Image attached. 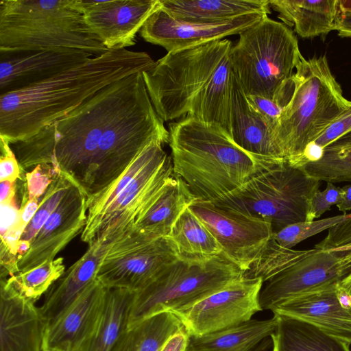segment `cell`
I'll use <instances>...</instances> for the list:
<instances>
[{
    "instance_id": "obj_26",
    "label": "cell",
    "mask_w": 351,
    "mask_h": 351,
    "mask_svg": "<svg viewBox=\"0 0 351 351\" xmlns=\"http://www.w3.org/2000/svg\"><path fill=\"white\" fill-rule=\"evenodd\" d=\"M135 293L128 289H107L98 324L77 351H117L128 330Z\"/></svg>"
},
{
    "instance_id": "obj_34",
    "label": "cell",
    "mask_w": 351,
    "mask_h": 351,
    "mask_svg": "<svg viewBox=\"0 0 351 351\" xmlns=\"http://www.w3.org/2000/svg\"><path fill=\"white\" fill-rule=\"evenodd\" d=\"M313 251L295 250L279 245L272 238L260 256L243 272L245 278H261L263 284Z\"/></svg>"
},
{
    "instance_id": "obj_22",
    "label": "cell",
    "mask_w": 351,
    "mask_h": 351,
    "mask_svg": "<svg viewBox=\"0 0 351 351\" xmlns=\"http://www.w3.org/2000/svg\"><path fill=\"white\" fill-rule=\"evenodd\" d=\"M230 111V136L240 147L257 156L285 160L275 143L271 126L252 108L233 74Z\"/></svg>"
},
{
    "instance_id": "obj_18",
    "label": "cell",
    "mask_w": 351,
    "mask_h": 351,
    "mask_svg": "<svg viewBox=\"0 0 351 351\" xmlns=\"http://www.w3.org/2000/svg\"><path fill=\"white\" fill-rule=\"evenodd\" d=\"M271 311L306 322L351 346V295L340 282L290 299Z\"/></svg>"
},
{
    "instance_id": "obj_27",
    "label": "cell",
    "mask_w": 351,
    "mask_h": 351,
    "mask_svg": "<svg viewBox=\"0 0 351 351\" xmlns=\"http://www.w3.org/2000/svg\"><path fill=\"white\" fill-rule=\"evenodd\" d=\"M277 317L255 319L201 337H190L185 351H253L269 337L277 326Z\"/></svg>"
},
{
    "instance_id": "obj_51",
    "label": "cell",
    "mask_w": 351,
    "mask_h": 351,
    "mask_svg": "<svg viewBox=\"0 0 351 351\" xmlns=\"http://www.w3.org/2000/svg\"><path fill=\"white\" fill-rule=\"evenodd\" d=\"M44 351H59V350H46L45 349Z\"/></svg>"
},
{
    "instance_id": "obj_19",
    "label": "cell",
    "mask_w": 351,
    "mask_h": 351,
    "mask_svg": "<svg viewBox=\"0 0 351 351\" xmlns=\"http://www.w3.org/2000/svg\"><path fill=\"white\" fill-rule=\"evenodd\" d=\"M93 56L83 50L62 47L0 53V95L50 78Z\"/></svg>"
},
{
    "instance_id": "obj_32",
    "label": "cell",
    "mask_w": 351,
    "mask_h": 351,
    "mask_svg": "<svg viewBox=\"0 0 351 351\" xmlns=\"http://www.w3.org/2000/svg\"><path fill=\"white\" fill-rule=\"evenodd\" d=\"M302 167L319 181L351 182V131L325 147L318 160L306 162Z\"/></svg>"
},
{
    "instance_id": "obj_38",
    "label": "cell",
    "mask_w": 351,
    "mask_h": 351,
    "mask_svg": "<svg viewBox=\"0 0 351 351\" xmlns=\"http://www.w3.org/2000/svg\"><path fill=\"white\" fill-rule=\"evenodd\" d=\"M342 188L336 186L333 183L327 182L324 191L318 189L311 197L306 215V221H313L319 218L331 206L339 204L343 199Z\"/></svg>"
},
{
    "instance_id": "obj_49",
    "label": "cell",
    "mask_w": 351,
    "mask_h": 351,
    "mask_svg": "<svg viewBox=\"0 0 351 351\" xmlns=\"http://www.w3.org/2000/svg\"><path fill=\"white\" fill-rule=\"evenodd\" d=\"M338 7L341 12L351 13V0H338Z\"/></svg>"
},
{
    "instance_id": "obj_46",
    "label": "cell",
    "mask_w": 351,
    "mask_h": 351,
    "mask_svg": "<svg viewBox=\"0 0 351 351\" xmlns=\"http://www.w3.org/2000/svg\"><path fill=\"white\" fill-rule=\"evenodd\" d=\"M15 185L16 182H11L8 180L1 181V204H5L13 201L16 193Z\"/></svg>"
},
{
    "instance_id": "obj_20",
    "label": "cell",
    "mask_w": 351,
    "mask_h": 351,
    "mask_svg": "<svg viewBox=\"0 0 351 351\" xmlns=\"http://www.w3.org/2000/svg\"><path fill=\"white\" fill-rule=\"evenodd\" d=\"M47 324L34 302L1 279L0 351H44Z\"/></svg>"
},
{
    "instance_id": "obj_30",
    "label": "cell",
    "mask_w": 351,
    "mask_h": 351,
    "mask_svg": "<svg viewBox=\"0 0 351 351\" xmlns=\"http://www.w3.org/2000/svg\"><path fill=\"white\" fill-rule=\"evenodd\" d=\"M181 326L171 311L158 313L129 328L117 351H160Z\"/></svg>"
},
{
    "instance_id": "obj_16",
    "label": "cell",
    "mask_w": 351,
    "mask_h": 351,
    "mask_svg": "<svg viewBox=\"0 0 351 351\" xmlns=\"http://www.w3.org/2000/svg\"><path fill=\"white\" fill-rule=\"evenodd\" d=\"M87 197L73 183L61 202L17 258L18 272L34 268L56 256L80 232L86 221Z\"/></svg>"
},
{
    "instance_id": "obj_12",
    "label": "cell",
    "mask_w": 351,
    "mask_h": 351,
    "mask_svg": "<svg viewBox=\"0 0 351 351\" xmlns=\"http://www.w3.org/2000/svg\"><path fill=\"white\" fill-rule=\"evenodd\" d=\"M261 278L241 277L184 309L171 311L190 337H201L239 325L263 311Z\"/></svg>"
},
{
    "instance_id": "obj_50",
    "label": "cell",
    "mask_w": 351,
    "mask_h": 351,
    "mask_svg": "<svg viewBox=\"0 0 351 351\" xmlns=\"http://www.w3.org/2000/svg\"><path fill=\"white\" fill-rule=\"evenodd\" d=\"M340 285L351 295V273L340 282Z\"/></svg>"
},
{
    "instance_id": "obj_11",
    "label": "cell",
    "mask_w": 351,
    "mask_h": 351,
    "mask_svg": "<svg viewBox=\"0 0 351 351\" xmlns=\"http://www.w3.org/2000/svg\"><path fill=\"white\" fill-rule=\"evenodd\" d=\"M173 176L171 157L162 146L105 209L86 220L82 241L106 245L132 231Z\"/></svg>"
},
{
    "instance_id": "obj_4",
    "label": "cell",
    "mask_w": 351,
    "mask_h": 351,
    "mask_svg": "<svg viewBox=\"0 0 351 351\" xmlns=\"http://www.w3.org/2000/svg\"><path fill=\"white\" fill-rule=\"evenodd\" d=\"M169 134L173 174L201 201L215 202L285 161L252 154L219 124L190 116L169 123Z\"/></svg>"
},
{
    "instance_id": "obj_1",
    "label": "cell",
    "mask_w": 351,
    "mask_h": 351,
    "mask_svg": "<svg viewBox=\"0 0 351 351\" xmlns=\"http://www.w3.org/2000/svg\"><path fill=\"white\" fill-rule=\"evenodd\" d=\"M169 141L139 72L102 88L11 147L23 171L50 165L89 199L117 180L151 143Z\"/></svg>"
},
{
    "instance_id": "obj_13",
    "label": "cell",
    "mask_w": 351,
    "mask_h": 351,
    "mask_svg": "<svg viewBox=\"0 0 351 351\" xmlns=\"http://www.w3.org/2000/svg\"><path fill=\"white\" fill-rule=\"evenodd\" d=\"M189 207L214 236L221 254L242 272L249 269L273 238L271 224L261 218L199 199Z\"/></svg>"
},
{
    "instance_id": "obj_15",
    "label": "cell",
    "mask_w": 351,
    "mask_h": 351,
    "mask_svg": "<svg viewBox=\"0 0 351 351\" xmlns=\"http://www.w3.org/2000/svg\"><path fill=\"white\" fill-rule=\"evenodd\" d=\"M72 7L109 49L134 45L136 33L160 8V0H71Z\"/></svg>"
},
{
    "instance_id": "obj_3",
    "label": "cell",
    "mask_w": 351,
    "mask_h": 351,
    "mask_svg": "<svg viewBox=\"0 0 351 351\" xmlns=\"http://www.w3.org/2000/svg\"><path fill=\"white\" fill-rule=\"evenodd\" d=\"M232 45L222 39L167 52L143 72L152 103L164 121L190 116L219 124L230 135Z\"/></svg>"
},
{
    "instance_id": "obj_25",
    "label": "cell",
    "mask_w": 351,
    "mask_h": 351,
    "mask_svg": "<svg viewBox=\"0 0 351 351\" xmlns=\"http://www.w3.org/2000/svg\"><path fill=\"white\" fill-rule=\"evenodd\" d=\"M269 5L302 38L324 36L335 30L338 0H269Z\"/></svg>"
},
{
    "instance_id": "obj_5",
    "label": "cell",
    "mask_w": 351,
    "mask_h": 351,
    "mask_svg": "<svg viewBox=\"0 0 351 351\" xmlns=\"http://www.w3.org/2000/svg\"><path fill=\"white\" fill-rule=\"evenodd\" d=\"M291 77L292 93L273 129V137L290 164H305L304 153L323 132L351 107L326 56H301Z\"/></svg>"
},
{
    "instance_id": "obj_42",
    "label": "cell",
    "mask_w": 351,
    "mask_h": 351,
    "mask_svg": "<svg viewBox=\"0 0 351 351\" xmlns=\"http://www.w3.org/2000/svg\"><path fill=\"white\" fill-rule=\"evenodd\" d=\"M0 180L16 182L21 179L22 169L7 141L1 139Z\"/></svg>"
},
{
    "instance_id": "obj_31",
    "label": "cell",
    "mask_w": 351,
    "mask_h": 351,
    "mask_svg": "<svg viewBox=\"0 0 351 351\" xmlns=\"http://www.w3.org/2000/svg\"><path fill=\"white\" fill-rule=\"evenodd\" d=\"M169 237L180 254L208 257L221 254L214 236L189 206L175 223Z\"/></svg>"
},
{
    "instance_id": "obj_43",
    "label": "cell",
    "mask_w": 351,
    "mask_h": 351,
    "mask_svg": "<svg viewBox=\"0 0 351 351\" xmlns=\"http://www.w3.org/2000/svg\"><path fill=\"white\" fill-rule=\"evenodd\" d=\"M190 335L182 325L165 342L160 351H185Z\"/></svg>"
},
{
    "instance_id": "obj_9",
    "label": "cell",
    "mask_w": 351,
    "mask_h": 351,
    "mask_svg": "<svg viewBox=\"0 0 351 351\" xmlns=\"http://www.w3.org/2000/svg\"><path fill=\"white\" fill-rule=\"evenodd\" d=\"M320 182L310 177L302 166L285 160L213 203L266 220L276 232L306 221L309 202Z\"/></svg>"
},
{
    "instance_id": "obj_36",
    "label": "cell",
    "mask_w": 351,
    "mask_h": 351,
    "mask_svg": "<svg viewBox=\"0 0 351 351\" xmlns=\"http://www.w3.org/2000/svg\"><path fill=\"white\" fill-rule=\"evenodd\" d=\"M350 216L351 213H343L310 222L293 223L274 232L273 239L281 247L291 249L301 241L345 221Z\"/></svg>"
},
{
    "instance_id": "obj_37",
    "label": "cell",
    "mask_w": 351,
    "mask_h": 351,
    "mask_svg": "<svg viewBox=\"0 0 351 351\" xmlns=\"http://www.w3.org/2000/svg\"><path fill=\"white\" fill-rule=\"evenodd\" d=\"M351 131V107L335 120L311 145L304 153L305 163L318 160L323 149Z\"/></svg>"
},
{
    "instance_id": "obj_8",
    "label": "cell",
    "mask_w": 351,
    "mask_h": 351,
    "mask_svg": "<svg viewBox=\"0 0 351 351\" xmlns=\"http://www.w3.org/2000/svg\"><path fill=\"white\" fill-rule=\"evenodd\" d=\"M242 274L222 254L208 257L180 254L149 285L136 292L128 329L158 313L188 308Z\"/></svg>"
},
{
    "instance_id": "obj_10",
    "label": "cell",
    "mask_w": 351,
    "mask_h": 351,
    "mask_svg": "<svg viewBox=\"0 0 351 351\" xmlns=\"http://www.w3.org/2000/svg\"><path fill=\"white\" fill-rule=\"evenodd\" d=\"M180 255L169 237L156 238L133 230L104 245L96 279L107 289L138 292Z\"/></svg>"
},
{
    "instance_id": "obj_2",
    "label": "cell",
    "mask_w": 351,
    "mask_h": 351,
    "mask_svg": "<svg viewBox=\"0 0 351 351\" xmlns=\"http://www.w3.org/2000/svg\"><path fill=\"white\" fill-rule=\"evenodd\" d=\"M155 62L143 51L109 49L50 78L0 95V138L25 141L69 114L102 88Z\"/></svg>"
},
{
    "instance_id": "obj_44",
    "label": "cell",
    "mask_w": 351,
    "mask_h": 351,
    "mask_svg": "<svg viewBox=\"0 0 351 351\" xmlns=\"http://www.w3.org/2000/svg\"><path fill=\"white\" fill-rule=\"evenodd\" d=\"M12 202L13 201L1 204V236L4 235L7 232L11 230L17 221L19 210H17Z\"/></svg>"
},
{
    "instance_id": "obj_40",
    "label": "cell",
    "mask_w": 351,
    "mask_h": 351,
    "mask_svg": "<svg viewBox=\"0 0 351 351\" xmlns=\"http://www.w3.org/2000/svg\"><path fill=\"white\" fill-rule=\"evenodd\" d=\"M314 247L324 250L351 248V216L345 221L328 229L325 238Z\"/></svg>"
},
{
    "instance_id": "obj_21",
    "label": "cell",
    "mask_w": 351,
    "mask_h": 351,
    "mask_svg": "<svg viewBox=\"0 0 351 351\" xmlns=\"http://www.w3.org/2000/svg\"><path fill=\"white\" fill-rule=\"evenodd\" d=\"M106 291V288L95 281L61 315L49 324L45 349L77 351L98 324Z\"/></svg>"
},
{
    "instance_id": "obj_17",
    "label": "cell",
    "mask_w": 351,
    "mask_h": 351,
    "mask_svg": "<svg viewBox=\"0 0 351 351\" xmlns=\"http://www.w3.org/2000/svg\"><path fill=\"white\" fill-rule=\"evenodd\" d=\"M267 15L255 13L222 23H193L177 21L159 8L145 21L140 35L171 52L239 34Z\"/></svg>"
},
{
    "instance_id": "obj_39",
    "label": "cell",
    "mask_w": 351,
    "mask_h": 351,
    "mask_svg": "<svg viewBox=\"0 0 351 351\" xmlns=\"http://www.w3.org/2000/svg\"><path fill=\"white\" fill-rule=\"evenodd\" d=\"M56 173L50 165H38L25 175V193L23 202L38 199L44 194Z\"/></svg>"
},
{
    "instance_id": "obj_29",
    "label": "cell",
    "mask_w": 351,
    "mask_h": 351,
    "mask_svg": "<svg viewBox=\"0 0 351 351\" xmlns=\"http://www.w3.org/2000/svg\"><path fill=\"white\" fill-rule=\"evenodd\" d=\"M277 326L270 336L271 351H351L350 346L315 326L290 317L274 314Z\"/></svg>"
},
{
    "instance_id": "obj_24",
    "label": "cell",
    "mask_w": 351,
    "mask_h": 351,
    "mask_svg": "<svg viewBox=\"0 0 351 351\" xmlns=\"http://www.w3.org/2000/svg\"><path fill=\"white\" fill-rule=\"evenodd\" d=\"M160 8L174 19L193 23H217L271 13L268 0H160Z\"/></svg>"
},
{
    "instance_id": "obj_45",
    "label": "cell",
    "mask_w": 351,
    "mask_h": 351,
    "mask_svg": "<svg viewBox=\"0 0 351 351\" xmlns=\"http://www.w3.org/2000/svg\"><path fill=\"white\" fill-rule=\"evenodd\" d=\"M335 30L341 37H351V13L339 10Z\"/></svg>"
},
{
    "instance_id": "obj_47",
    "label": "cell",
    "mask_w": 351,
    "mask_h": 351,
    "mask_svg": "<svg viewBox=\"0 0 351 351\" xmlns=\"http://www.w3.org/2000/svg\"><path fill=\"white\" fill-rule=\"evenodd\" d=\"M342 190L343 199L337 206L340 211L346 213L347 211L351 210V184L343 186Z\"/></svg>"
},
{
    "instance_id": "obj_14",
    "label": "cell",
    "mask_w": 351,
    "mask_h": 351,
    "mask_svg": "<svg viewBox=\"0 0 351 351\" xmlns=\"http://www.w3.org/2000/svg\"><path fill=\"white\" fill-rule=\"evenodd\" d=\"M351 273V248L313 251L265 282L259 303L272 311L282 303L323 287L341 282Z\"/></svg>"
},
{
    "instance_id": "obj_41",
    "label": "cell",
    "mask_w": 351,
    "mask_h": 351,
    "mask_svg": "<svg viewBox=\"0 0 351 351\" xmlns=\"http://www.w3.org/2000/svg\"><path fill=\"white\" fill-rule=\"evenodd\" d=\"M246 98L252 108L274 129L284 106L277 100L263 96L247 95Z\"/></svg>"
},
{
    "instance_id": "obj_35",
    "label": "cell",
    "mask_w": 351,
    "mask_h": 351,
    "mask_svg": "<svg viewBox=\"0 0 351 351\" xmlns=\"http://www.w3.org/2000/svg\"><path fill=\"white\" fill-rule=\"evenodd\" d=\"M72 182L62 174L57 173L39 202L38 208L24 228L18 242V257L28 249L36 234L58 206ZM17 257V258H18Z\"/></svg>"
},
{
    "instance_id": "obj_28",
    "label": "cell",
    "mask_w": 351,
    "mask_h": 351,
    "mask_svg": "<svg viewBox=\"0 0 351 351\" xmlns=\"http://www.w3.org/2000/svg\"><path fill=\"white\" fill-rule=\"evenodd\" d=\"M195 199L185 183L173 174L133 230L156 238L169 237L180 215Z\"/></svg>"
},
{
    "instance_id": "obj_6",
    "label": "cell",
    "mask_w": 351,
    "mask_h": 351,
    "mask_svg": "<svg viewBox=\"0 0 351 351\" xmlns=\"http://www.w3.org/2000/svg\"><path fill=\"white\" fill-rule=\"evenodd\" d=\"M58 47L93 56L108 50L71 0L0 1V53Z\"/></svg>"
},
{
    "instance_id": "obj_33",
    "label": "cell",
    "mask_w": 351,
    "mask_h": 351,
    "mask_svg": "<svg viewBox=\"0 0 351 351\" xmlns=\"http://www.w3.org/2000/svg\"><path fill=\"white\" fill-rule=\"evenodd\" d=\"M63 258L47 261L29 270L17 272L6 282L23 298L35 302L64 274Z\"/></svg>"
},
{
    "instance_id": "obj_23",
    "label": "cell",
    "mask_w": 351,
    "mask_h": 351,
    "mask_svg": "<svg viewBox=\"0 0 351 351\" xmlns=\"http://www.w3.org/2000/svg\"><path fill=\"white\" fill-rule=\"evenodd\" d=\"M104 245H88V249L51 285L47 291L40 312L50 324L71 306L95 281ZM47 324V325H48Z\"/></svg>"
},
{
    "instance_id": "obj_48",
    "label": "cell",
    "mask_w": 351,
    "mask_h": 351,
    "mask_svg": "<svg viewBox=\"0 0 351 351\" xmlns=\"http://www.w3.org/2000/svg\"><path fill=\"white\" fill-rule=\"evenodd\" d=\"M272 348V341L271 337L263 340L253 351H270Z\"/></svg>"
},
{
    "instance_id": "obj_7",
    "label": "cell",
    "mask_w": 351,
    "mask_h": 351,
    "mask_svg": "<svg viewBox=\"0 0 351 351\" xmlns=\"http://www.w3.org/2000/svg\"><path fill=\"white\" fill-rule=\"evenodd\" d=\"M239 35L229 56L241 88L246 96H263L285 106L293 89V69L302 56L293 32L266 16Z\"/></svg>"
}]
</instances>
